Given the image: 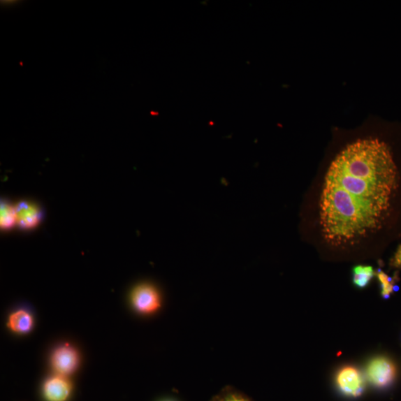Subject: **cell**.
I'll list each match as a JSON object with an SVG mask.
<instances>
[{
    "label": "cell",
    "instance_id": "cell-11",
    "mask_svg": "<svg viewBox=\"0 0 401 401\" xmlns=\"http://www.w3.org/2000/svg\"><path fill=\"white\" fill-rule=\"evenodd\" d=\"M210 401H251L242 392L232 386H228L214 395Z\"/></svg>",
    "mask_w": 401,
    "mask_h": 401
},
{
    "label": "cell",
    "instance_id": "cell-10",
    "mask_svg": "<svg viewBox=\"0 0 401 401\" xmlns=\"http://www.w3.org/2000/svg\"><path fill=\"white\" fill-rule=\"evenodd\" d=\"M353 283L358 289L367 287L375 275L374 268L369 265H357L353 268Z\"/></svg>",
    "mask_w": 401,
    "mask_h": 401
},
{
    "label": "cell",
    "instance_id": "cell-5",
    "mask_svg": "<svg viewBox=\"0 0 401 401\" xmlns=\"http://www.w3.org/2000/svg\"><path fill=\"white\" fill-rule=\"evenodd\" d=\"M51 360L57 374L66 377L73 374L78 368L79 355L75 349L65 345L54 350Z\"/></svg>",
    "mask_w": 401,
    "mask_h": 401
},
{
    "label": "cell",
    "instance_id": "cell-2",
    "mask_svg": "<svg viewBox=\"0 0 401 401\" xmlns=\"http://www.w3.org/2000/svg\"><path fill=\"white\" fill-rule=\"evenodd\" d=\"M365 374L369 382L373 386L385 388L391 386L395 381L397 370L395 363L391 359L379 356L369 362Z\"/></svg>",
    "mask_w": 401,
    "mask_h": 401
},
{
    "label": "cell",
    "instance_id": "cell-12",
    "mask_svg": "<svg viewBox=\"0 0 401 401\" xmlns=\"http://www.w3.org/2000/svg\"><path fill=\"white\" fill-rule=\"evenodd\" d=\"M375 275L381 284V296L384 299H388L391 298V294L394 291V284L393 279L391 277H389L381 270H377Z\"/></svg>",
    "mask_w": 401,
    "mask_h": 401
},
{
    "label": "cell",
    "instance_id": "cell-7",
    "mask_svg": "<svg viewBox=\"0 0 401 401\" xmlns=\"http://www.w3.org/2000/svg\"><path fill=\"white\" fill-rule=\"evenodd\" d=\"M72 393V384L66 376L57 374L45 382L43 394L48 401H66Z\"/></svg>",
    "mask_w": 401,
    "mask_h": 401
},
{
    "label": "cell",
    "instance_id": "cell-9",
    "mask_svg": "<svg viewBox=\"0 0 401 401\" xmlns=\"http://www.w3.org/2000/svg\"><path fill=\"white\" fill-rule=\"evenodd\" d=\"M17 225L15 205H11L6 200L0 204V227L2 230L13 229Z\"/></svg>",
    "mask_w": 401,
    "mask_h": 401
},
{
    "label": "cell",
    "instance_id": "cell-1",
    "mask_svg": "<svg viewBox=\"0 0 401 401\" xmlns=\"http://www.w3.org/2000/svg\"><path fill=\"white\" fill-rule=\"evenodd\" d=\"M398 184L396 164L384 141L359 140L340 152L328 168L321 198L326 242L352 245L381 229Z\"/></svg>",
    "mask_w": 401,
    "mask_h": 401
},
{
    "label": "cell",
    "instance_id": "cell-3",
    "mask_svg": "<svg viewBox=\"0 0 401 401\" xmlns=\"http://www.w3.org/2000/svg\"><path fill=\"white\" fill-rule=\"evenodd\" d=\"M131 302L140 314H150L161 307V296L158 289L149 283H143L134 288L131 293Z\"/></svg>",
    "mask_w": 401,
    "mask_h": 401
},
{
    "label": "cell",
    "instance_id": "cell-4",
    "mask_svg": "<svg viewBox=\"0 0 401 401\" xmlns=\"http://www.w3.org/2000/svg\"><path fill=\"white\" fill-rule=\"evenodd\" d=\"M335 381L339 391L349 398H358L365 391V380L361 372L352 365H346L337 373Z\"/></svg>",
    "mask_w": 401,
    "mask_h": 401
},
{
    "label": "cell",
    "instance_id": "cell-13",
    "mask_svg": "<svg viewBox=\"0 0 401 401\" xmlns=\"http://www.w3.org/2000/svg\"><path fill=\"white\" fill-rule=\"evenodd\" d=\"M392 265L394 267L401 268V245L393 258Z\"/></svg>",
    "mask_w": 401,
    "mask_h": 401
},
{
    "label": "cell",
    "instance_id": "cell-8",
    "mask_svg": "<svg viewBox=\"0 0 401 401\" xmlns=\"http://www.w3.org/2000/svg\"><path fill=\"white\" fill-rule=\"evenodd\" d=\"M7 325L11 332L20 335L27 334L33 328L34 318L29 311L18 309L10 314Z\"/></svg>",
    "mask_w": 401,
    "mask_h": 401
},
{
    "label": "cell",
    "instance_id": "cell-6",
    "mask_svg": "<svg viewBox=\"0 0 401 401\" xmlns=\"http://www.w3.org/2000/svg\"><path fill=\"white\" fill-rule=\"evenodd\" d=\"M17 225L22 229L36 228L43 218L42 209L36 204L22 200L16 206Z\"/></svg>",
    "mask_w": 401,
    "mask_h": 401
}]
</instances>
